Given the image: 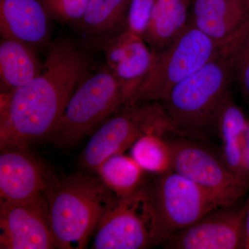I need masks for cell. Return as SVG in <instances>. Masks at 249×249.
<instances>
[{
  "label": "cell",
  "mask_w": 249,
  "mask_h": 249,
  "mask_svg": "<svg viewBox=\"0 0 249 249\" xmlns=\"http://www.w3.org/2000/svg\"><path fill=\"white\" fill-rule=\"evenodd\" d=\"M235 76L242 95L249 103V28L244 36L237 53Z\"/></svg>",
  "instance_id": "cell-24"
},
{
  "label": "cell",
  "mask_w": 249,
  "mask_h": 249,
  "mask_svg": "<svg viewBox=\"0 0 249 249\" xmlns=\"http://www.w3.org/2000/svg\"><path fill=\"white\" fill-rule=\"evenodd\" d=\"M102 48L108 68L124 89L126 107L147 76L155 52L143 37L127 30L111 37Z\"/></svg>",
  "instance_id": "cell-12"
},
{
  "label": "cell",
  "mask_w": 249,
  "mask_h": 249,
  "mask_svg": "<svg viewBox=\"0 0 249 249\" xmlns=\"http://www.w3.org/2000/svg\"><path fill=\"white\" fill-rule=\"evenodd\" d=\"M245 34L221 47L199 70L175 85L162 101L174 124L183 132L187 134L212 124L218 107L230 92Z\"/></svg>",
  "instance_id": "cell-3"
},
{
  "label": "cell",
  "mask_w": 249,
  "mask_h": 249,
  "mask_svg": "<svg viewBox=\"0 0 249 249\" xmlns=\"http://www.w3.org/2000/svg\"><path fill=\"white\" fill-rule=\"evenodd\" d=\"M92 249H142L160 243L152 191L117 198L98 223Z\"/></svg>",
  "instance_id": "cell-7"
},
{
  "label": "cell",
  "mask_w": 249,
  "mask_h": 249,
  "mask_svg": "<svg viewBox=\"0 0 249 249\" xmlns=\"http://www.w3.org/2000/svg\"><path fill=\"white\" fill-rule=\"evenodd\" d=\"M127 103L122 86L107 66L80 83L49 138L57 146L71 147Z\"/></svg>",
  "instance_id": "cell-4"
},
{
  "label": "cell",
  "mask_w": 249,
  "mask_h": 249,
  "mask_svg": "<svg viewBox=\"0 0 249 249\" xmlns=\"http://www.w3.org/2000/svg\"><path fill=\"white\" fill-rule=\"evenodd\" d=\"M245 160L247 170L249 174V119L247 126V134H246Z\"/></svg>",
  "instance_id": "cell-26"
},
{
  "label": "cell",
  "mask_w": 249,
  "mask_h": 249,
  "mask_svg": "<svg viewBox=\"0 0 249 249\" xmlns=\"http://www.w3.org/2000/svg\"><path fill=\"white\" fill-rule=\"evenodd\" d=\"M89 70L88 57L73 42L55 41L39 76L14 91L1 93V150L26 148L50 137Z\"/></svg>",
  "instance_id": "cell-1"
},
{
  "label": "cell",
  "mask_w": 249,
  "mask_h": 249,
  "mask_svg": "<svg viewBox=\"0 0 249 249\" xmlns=\"http://www.w3.org/2000/svg\"><path fill=\"white\" fill-rule=\"evenodd\" d=\"M220 47L188 23L173 42L155 52L147 76L126 107L138 103H161L175 85L199 70Z\"/></svg>",
  "instance_id": "cell-6"
},
{
  "label": "cell",
  "mask_w": 249,
  "mask_h": 249,
  "mask_svg": "<svg viewBox=\"0 0 249 249\" xmlns=\"http://www.w3.org/2000/svg\"><path fill=\"white\" fill-rule=\"evenodd\" d=\"M49 16L42 0H0L1 36L36 51L49 41Z\"/></svg>",
  "instance_id": "cell-15"
},
{
  "label": "cell",
  "mask_w": 249,
  "mask_h": 249,
  "mask_svg": "<svg viewBox=\"0 0 249 249\" xmlns=\"http://www.w3.org/2000/svg\"><path fill=\"white\" fill-rule=\"evenodd\" d=\"M248 123L245 113L229 92L218 107L212 124L222 142L220 157L223 161L232 172L249 179L245 160Z\"/></svg>",
  "instance_id": "cell-16"
},
{
  "label": "cell",
  "mask_w": 249,
  "mask_h": 249,
  "mask_svg": "<svg viewBox=\"0 0 249 249\" xmlns=\"http://www.w3.org/2000/svg\"><path fill=\"white\" fill-rule=\"evenodd\" d=\"M130 156L144 171L160 175L172 170L171 145L160 134H147L137 139Z\"/></svg>",
  "instance_id": "cell-21"
},
{
  "label": "cell",
  "mask_w": 249,
  "mask_h": 249,
  "mask_svg": "<svg viewBox=\"0 0 249 249\" xmlns=\"http://www.w3.org/2000/svg\"><path fill=\"white\" fill-rule=\"evenodd\" d=\"M50 16L62 22H79L89 0H42Z\"/></svg>",
  "instance_id": "cell-22"
},
{
  "label": "cell",
  "mask_w": 249,
  "mask_h": 249,
  "mask_svg": "<svg viewBox=\"0 0 249 249\" xmlns=\"http://www.w3.org/2000/svg\"><path fill=\"white\" fill-rule=\"evenodd\" d=\"M131 0H89L83 18L77 23L90 42L102 46L127 29Z\"/></svg>",
  "instance_id": "cell-17"
},
{
  "label": "cell",
  "mask_w": 249,
  "mask_h": 249,
  "mask_svg": "<svg viewBox=\"0 0 249 249\" xmlns=\"http://www.w3.org/2000/svg\"><path fill=\"white\" fill-rule=\"evenodd\" d=\"M151 191L160 243L222 208L207 191L173 170L160 175Z\"/></svg>",
  "instance_id": "cell-8"
},
{
  "label": "cell",
  "mask_w": 249,
  "mask_h": 249,
  "mask_svg": "<svg viewBox=\"0 0 249 249\" xmlns=\"http://www.w3.org/2000/svg\"><path fill=\"white\" fill-rule=\"evenodd\" d=\"M170 142L172 170L207 191L221 207H230L249 191V178L232 172L221 157L206 147L186 139Z\"/></svg>",
  "instance_id": "cell-9"
},
{
  "label": "cell",
  "mask_w": 249,
  "mask_h": 249,
  "mask_svg": "<svg viewBox=\"0 0 249 249\" xmlns=\"http://www.w3.org/2000/svg\"><path fill=\"white\" fill-rule=\"evenodd\" d=\"M248 203L240 209H225L201 218L165 241L173 249H244Z\"/></svg>",
  "instance_id": "cell-11"
},
{
  "label": "cell",
  "mask_w": 249,
  "mask_h": 249,
  "mask_svg": "<svg viewBox=\"0 0 249 249\" xmlns=\"http://www.w3.org/2000/svg\"><path fill=\"white\" fill-rule=\"evenodd\" d=\"M147 134L186 133L175 125L161 103H138L108 118L95 131L83 150L82 163L96 172L105 160L124 153Z\"/></svg>",
  "instance_id": "cell-5"
},
{
  "label": "cell",
  "mask_w": 249,
  "mask_h": 249,
  "mask_svg": "<svg viewBox=\"0 0 249 249\" xmlns=\"http://www.w3.org/2000/svg\"><path fill=\"white\" fill-rule=\"evenodd\" d=\"M49 220L55 247L82 249L117 196L101 178L78 174L49 186Z\"/></svg>",
  "instance_id": "cell-2"
},
{
  "label": "cell",
  "mask_w": 249,
  "mask_h": 249,
  "mask_svg": "<svg viewBox=\"0 0 249 249\" xmlns=\"http://www.w3.org/2000/svg\"><path fill=\"white\" fill-rule=\"evenodd\" d=\"M192 0H157L143 39L155 52L169 45L189 23Z\"/></svg>",
  "instance_id": "cell-19"
},
{
  "label": "cell",
  "mask_w": 249,
  "mask_h": 249,
  "mask_svg": "<svg viewBox=\"0 0 249 249\" xmlns=\"http://www.w3.org/2000/svg\"><path fill=\"white\" fill-rule=\"evenodd\" d=\"M49 186L40 164L26 148L1 150L0 203L32 200L42 196Z\"/></svg>",
  "instance_id": "cell-14"
},
{
  "label": "cell",
  "mask_w": 249,
  "mask_h": 249,
  "mask_svg": "<svg viewBox=\"0 0 249 249\" xmlns=\"http://www.w3.org/2000/svg\"><path fill=\"white\" fill-rule=\"evenodd\" d=\"M244 249H249V201H248V208H247V216H246L245 240Z\"/></svg>",
  "instance_id": "cell-25"
},
{
  "label": "cell",
  "mask_w": 249,
  "mask_h": 249,
  "mask_svg": "<svg viewBox=\"0 0 249 249\" xmlns=\"http://www.w3.org/2000/svg\"><path fill=\"white\" fill-rule=\"evenodd\" d=\"M156 1L131 0L126 30L143 37L150 24Z\"/></svg>",
  "instance_id": "cell-23"
},
{
  "label": "cell",
  "mask_w": 249,
  "mask_h": 249,
  "mask_svg": "<svg viewBox=\"0 0 249 249\" xmlns=\"http://www.w3.org/2000/svg\"><path fill=\"white\" fill-rule=\"evenodd\" d=\"M43 70L35 50L11 37L0 42L1 93H8L27 85Z\"/></svg>",
  "instance_id": "cell-18"
},
{
  "label": "cell",
  "mask_w": 249,
  "mask_h": 249,
  "mask_svg": "<svg viewBox=\"0 0 249 249\" xmlns=\"http://www.w3.org/2000/svg\"><path fill=\"white\" fill-rule=\"evenodd\" d=\"M0 248L55 249L43 195L25 202L0 203Z\"/></svg>",
  "instance_id": "cell-10"
},
{
  "label": "cell",
  "mask_w": 249,
  "mask_h": 249,
  "mask_svg": "<svg viewBox=\"0 0 249 249\" xmlns=\"http://www.w3.org/2000/svg\"><path fill=\"white\" fill-rule=\"evenodd\" d=\"M97 173L103 182L118 198L132 195L142 187L144 170L132 157L111 156L100 165Z\"/></svg>",
  "instance_id": "cell-20"
},
{
  "label": "cell",
  "mask_w": 249,
  "mask_h": 249,
  "mask_svg": "<svg viewBox=\"0 0 249 249\" xmlns=\"http://www.w3.org/2000/svg\"><path fill=\"white\" fill-rule=\"evenodd\" d=\"M189 22L219 47L231 43L249 28V0H193Z\"/></svg>",
  "instance_id": "cell-13"
}]
</instances>
